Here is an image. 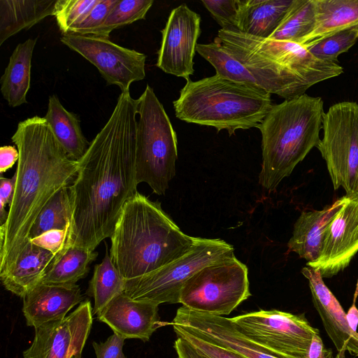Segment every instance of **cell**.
I'll use <instances>...</instances> for the list:
<instances>
[{
    "label": "cell",
    "instance_id": "7",
    "mask_svg": "<svg viewBox=\"0 0 358 358\" xmlns=\"http://www.w3.org/2000/svg\"><path fill=\"white\" fill-rule=\"evenodd\" d=\"M249 285L247 266L229 255L189 278L180 291L179 303L199 313L227 315L251 296Z\"/></svg>",
    "mask_w": 358,
    "mask_h": 358
},
{
    "label": "cell",
    "instance_id": "1",
    "mask_svg": "<svg viewBox=\"0 0 358 358\" xmlns=\"http://www.w3.org/2000/svg\"><path fill=\"white\" fill-rule=\"evenodd\" d=\"M136 99L120 94L104 127L78 161L69 186L72 208L65 248L94 250L110 238L125 203L137 191Z\"/></svg>",
    "mask_w": 358,
    "mask_h": 358
},
{
    "label": "cell",
    "instance_id": "38",
    "mask_svg": "<svg viewBox=\"0 0 358 358\" xmlns=\"http://www.w3.org/2000/svg\"><path fill=\"white\" fill-rule=\"evenodd\" d=\"M70 228L53 229L30 239V242L57 255L64 248Z\"/></svg>",
    "mask_w": 358,
    "mask_h": 358
},
{
    "label": "cell",
    "instance_id": "18",
    "mask_svg": "<svg viewBox=\"0 0 358 358\" xmlns=\"http://www.w3.org/2000/svg\"><path fill=\"white\" fill-rule=\"evenodd\" d=\"M158 312V304L135 300L123 293L114 298L97 315V319L124 339L138 338L145 342L157 329L169 324L160 320Z\"/></svg>",
    "mask_w": 358,
    "mask_h": 358
},
{
    "label": "cell",
    "instance_id": "29",
    "mask_svg": "<svg viewBox=\"0 0 358 358\" xmlns=\"http://www.w3.org/2000/svg\"><path fill=\"white\" fill-rule=\"evenodd\" d=\"M100 264L95 265L86 294L94 299L92 313L96 315L116 296L123 294L125 280L114 265L108 248Z\"/></svg>",
    "mask_w": 358,
    "mask_h": 358
},
{
    "label": "cell",
    "instance_id": "34",
    "mask_svg": "<svg viewBox=\"0 0 358 358\" xmlns=\"http://www.w3.org/2000/svg\"><path fill=\"white\" fill-rule=\"evenodd\" d=\"M358 41V30L350 29L336 33L306 47L316 57L338 62V56L347 52Z\"/></svg>",
    "mask_w": 358,
    "mask_h": 358
},
{
    "label": "cell",
    "instance_id": "31",
    "mask_svg": "<svg viewBox=\"0 0 358 358\" xmlns=\"http://www.w3.org/2000/svg\"><path fill=\"white\" fill-rule=\"evenodd\" d=\"M71 218L69 186H66L59 190L43 208L32 226L29 241L50 230L70 228Z\"/></svg>",
    "mask_w": 358,
    "mask_h": 358
},
{
    "label": "cell",
    "instance_id": "6",
    "mask_svg": "<svg viewBox=\"0 0 358 358\" xmlns=\"http://www.w3.org/2000/svg\"><path fill=\"white\" fill-rule=\"evenodd\" d=\"M136 169L138 184L147 183L153 192L164 194L176 176V133L163 105L148 85L136 99Z\"/></svg>",
    "mask_w": 358,
    "mask_h": 358
},
{
    "label": "cell",
    "instance_id": "15",
    "mask_svg": "<svg viewBox=\"0 0 358 358\" xmlns=\"http://www.w3.org/2000/svg\"><path fill=\"white\" fill-rule=\"evenodd\" d=\"M358 252V196H344L342 206L329 224L320 255L306 266L317 269L322 278L344 270Z\"/></svg>",
    "mask_w": 358,
    "mask_h": 358
},
{
    "label": "cell",
    "instance_id": "17",
    "mask_svg": "<svg viewBox=\"0 0 358 358\" xmlns=\"http://www.w3.org/2000/svg\"><path fill=\"white\" fill-rule=\"evenodd\" d=\"M214 42L241 63L257 79L259 86L280 97L291 99L305 94L313 86L310 83L282 66L217 34Z\"/></svg>",
    "mask_w": 358,
    "mask_h": 358
},
{
    "label": "cell",
    "instance_id": "11",
    "mask_svg": "<svg viewBox=\"0 0 358 358\" xmlns=\"http://www.w3.org/2000/svg\"><path fill=\"white\" fill-rule=\"evenodd\" d=\"M60 41L95 66L107 85L119 86L122 92L129 91L133 82L145 77L146 55L108 38L69 33L62 34Z\"/></svg>",
    "mask_w": 358,
    "mask_h": 358
},
{
    "label": "cell",
    "instance_id": "27",
    "mask_svg": "<svg viewBox=\"0 0 358 358\" xmlns=\"http://www.w3.org/2000/svg\"><path fill=\"white\" fill-rule=\"evenodd\" d=\"M44 118L69 157L76 161L80 159L90 143L82 132L77 115L66 110L58 97L52 95Z\"/></svg>",
    "mask_w": 358,
    "mask_h": 358
},
{
    "label": "cell",
    "instance_id": "24",
    "mask_svg": "<svg viewBox=\"0 0 358 358\" xmlns=\"http://www.w3.org/2000/svg\"><path fill=\"white\" fill-rule=\"evenodd\" d=\"M316 24L299 43L308 47L339 31L358 30V0H313Z\"/></svg>",
    "mask_w": 358,
    "mask_h": 358
},
{
    "label": "cell",
    "instance_id": "14",
    "mask_svg": "<svg viewBox=\"0 0 358 358\" xmlns=\"http://www.w3.org/2000/svg\"><path fill=\"white\" fill-rule=\"evenodd\" d=\"M201 17L185 3L173 9L164 28L156 66L185 80L193 75L194 57L201 33Z\"/></svg>",
    "mask_w": 358,
    "mask_h": 358
},
{
    "label": "cell",
    "instance_id": "21",
    "mask_svg": "<svg viewBox=\"0 0 358 358\" xmlns=\"http://www.w3.org/2000/svg\"><path fill=\"white\" fill-rule=\"evenodd\" d=\"M344 196L322 210L303 212L296 220L287 246L308 263L317 260L322 250L326 229L342 206Z\"/></svg>",
    "mask_w": 358,
    "mask_h": 358
},
{
    "label": "cell",
    "instance_id": "36",
    "mask_svg": "<svg viewBox=\"0 0 358 358\" xmlns=\"http://www.w3.org/2000/svg\"><path fill=\"white\" fill-rule=\"evenodd\" d=\"M119 0H99L87 17L75 27L70 33L92 35L106 21Z\"/></svg>",
    "mask_w": 358,
    "mask_h": 358
},
{
    "label": "cell",
    "instance_id": "26",
    "mask_svg": "<svg viewBox=\"0 0 358 358\" xmlns=\"http://www.w3.org/2000/svg\"><path fill=\"white\" fill-rule=\"evenodd\" d=\"M57 0H0V45L10 36L54 15Z\"/></svg>",
    "mask_w": 358,
    "mask_h": 358
},
{
    "label": "cell",
    "instance_id": "39",
    "mask_svg": "<svg viewBox=\"0 0 358 358\" xmlns=\"http://www.w3.org/2000/svg\"><path fill=\"white\" fill-rule=\"evenodd\" d=\"M124 340L113 333L104 342H92L96 358H127L122 351Z\"/></svg>",
    "mask_w": 358,
    "mask_h": 358
},
{
    "label": "cell",
    "instance_id": "35",
    "mask_svg": "<svg viewBox=\"0 0 358 358\" xmlns=\"http://www.w3.org/2000/svg\"><path fill=\"white\" fill-rule=\"evenodd\" d=\"M238 0H203L201 3L223 30H237Z\"/></svg>",
    "mask_w": 358,
    "mask_h": 358
},
{
    "label": "cell",
    "instance_id": "41",
    "mask_svg": "<svg viewBox=\"0 0 358 358\" xmlns=\"http://www.w3.org/2000/svg\"><path fill=\"white\" fill-rule=\"evenodd\" d=\"M20 154L17 148L12 145H3L0 148V172L3 173L10 169L18 161Z\"/></svg>",
    "mask_w": 358,
    "mask_h": 358
},
{
    "label": "cell",
    "instance_id": "22",
    "mask_svg": "<svg viewBox=\"0 0 358 358\" xmlns=\"http://www.w3.org/2000/svg\"><path fill=\"white\" fill-rule=\"evenodd\" d=\"M293 0H238L237 30L268 38L279 27Z\"/></svg>",
    "mask_w": 358,
    "mask_h": 358
},
{
    "label": "cell",
    "instance_id": "43",
    "mask_svg": "<svg viewBox=\"0 0 358 358\" xmlns=\"http://www.w3.org/2000/svg\"><path fill=\"white\" fill-rule=\"evenodd\" d=\"M173 348L176 350L177 358H206L200 355L184 338L178 336L174 342Z\"/></svg>",
    "mask_w": 358,
    "mask_h": 358
},
{
    "label": "cell",
    "instance_id": "23",
    "mask_svg": "<svg viewBox=\"0 0 358 358\" xmlns=\"http://www.w3.org/2000/svg\"><path fill=\"white\" fill-rule=\"evenodd\" d=\"M56 256L31 243L14 266L0 275L1 282L6 289L23 298L41 282Z\"/></svg>",
    "mask_w": 358,
    "mask_h": 358
},
{
    "label": "cell",
    "instance_id": "19",
    "mask_svg": "<svg viewBox=\"0 0 358 358\" xmlns=\"http://www.w3.org/2000/svg\"><path fill=\"white\" fill-rule=\"evenodd\" d=\"M302 274L308 280L313 305L323 323V326L338 352L339 357L344 352L358 356V332L355 331L348 322L343 307L325 285L319 270L305 266Z\"/></svg>",
    "mask_w": 358,
    "mask_h": 358
},
{
    "label": "cell",
    "instance_id": "37",
    "mask_svg": "<svg viewBox=\"0 0 358 358\" xmlns=\"http://www.w3.org/2000/svg\"><path fill=\"white\" fill-rule=\"evenodd\" d=\"M173 328L178 336L184 338L206 358H245L234 352L206 341L177 327L173 326Z\"/></svg>",
    "mask_w": 358,
    "mask_h": 358
},
{
    "label": "cell",
    "instance_id": "44",
    "mask_svg": "<svg viewBox=\"0 0 358 358\" xmlns=\"http://www.w3.org/2000/svg\"><path fill=\"white\" fill-rule=\"evenodd\" d=\"M347 319L351 328L357 331L358 325V309L355 306V303H353L348 313H346Z\"/></svg>",
    "mask_w": 358,
    "mask_h": 358
},
{
    "label": "cell",
    "instance_id": "9",
    "mask_svg": "<svg viewBox=\"0 0 358 358\" xmlns=\"http://www.w3.org/2000/svg\"><path fill=\"white\" fill-rule=\"evenodd\" d=\"M323 137L317 148L325 160L334 189L358 196V104L343 101L330 106L322 119Z\"/></svg>",
    "mask_w": 358,
    "mask_h": 358
},
{
    "label": "cell",
    "instance_id": "32",
    "mask_svg": "<svg viewBox=\"0 0 358 358\" xmlns=\"http://www.w3.org/2000/svg\"><path fill=\"white\" fill-rule=\"evenodd\" d=\"M153 2V0H119L104 23L92 35L108 38L114 29L144 20Z\"/></svg>",
    "mask_w": 358,
    "mask_h": 358
},
{
    "label": "cell",
    "instance_id": "28",
    "mask_svg": "<svg viewBox=\"0 0 358 358\" xmlns=\"http://www.w3.org/2000/svg\"><path fill=\"white\" fill-rule=\"evenodd\" d=\"M95 250L69 246L58 254L46 271L40 283L74 285L87 276L90 264L96 259Z\"/></svg>",
    "mask_w": 358,
    "mask_h": 358
},
{
    "label": "cell",
    "instance_id": "10",
    "mask_svg": "<svg viewBox=\"0 0 358 358\" xmlns=\"http://www.w3.org/2000/svg\"><path fill=\"white\" fill-rule=\"evenodd\" d=\"M237 328L277 358H307L313 336L319 334L304 315L259 310L231 318Z\"/></svg>",
    "mask_w": 358,
    "mask_h": 358
},
{
    "label": "cell",
    "instance_id": "40",
    "mask_svg": "<svg viewBox=\"0 0 358 358\" xmlns=\"http://www.w3.org/2000/svg\"><path fill=\"white\" fill-rule=\"evenodd\" d=\"M0 182V226H1L6 222L8 214L5 207L6 205L10 206L13 199L16 174L15 173L11 178L1 176Z\"/></svg>",
    "mask_w": 358,
    "mask_h": 358
},
{
    "label": "cell",
    "instance_id": "12",
    "mask_svg": "<svg viewBox=\"0 0 358 358\" xmlns=\"http://www.w3.org/2000/svg\"><path fill=\"white\" fill-rule=\"evenodd\" d=\"M217 34L284 66L312 85L343 71L338 62L319 59L299 43L255 37L238 30L220 29Z\"/></svg>",
    "mask_w": 358,
    "mask_h": 358
},
{
    "label": "cell",
    "instance_id": "13",
    "mask_svg": "<svg viewBox=\"0 0 358 358\" xmlns=\"http://www.w3.org/2000/svg\"><path fill=\"white\" fill-rule=\"evenodd\" d=\"M91 303L86 300L63 320L35 329V336L24 358H82L92 324Z\"/></svg>",
    "mask_w": 358,
    "mask_h": 358
},
{
    "label": "cell",
    "instance_id": "4",
    "mask_svg": "<svg viewBox=\"0 0 358 358\" xmlns=\"http://www.w3.org/2000/svg\"><path fill=\"white\" fill-rule=\"evenodd\" d=\"M324 114L322 98L306 94L272 106L258 127L262 150L259 183L266 190L275 191L317 147Z\"/></svg>",
    "mask_w": 358,
    "mask_h": 358
},
{
    "label": "cell",
    "instance_id": "42",
    "mask_svg": "<svg viewBox=\"0 0 358 358\" xmlns=\"http://www.w3.org/2000/svg\"><path fill=\"white\" fill-rule=\"evenodd\" d=\"M307 358H333L331 351L327 349L319 334H315L310 344Z\"/></svg>",
    "mask_w": 358,
    "mask_h": 358
},
{
    "label": "cell",
    "instance_id": "2",
    "mask_svg": "<svg viewBox=\"0 0 358 358\" xmlns=\"http://www.w3.org/2000/svg\"><path fill=\"white\" fill-rule=\"evenodd\" d=\"M11 140L20 157L13 199L0 226V275L14 266L31 243L30 231L41 210L74 180L78 169V161L69 157L44 117L20 122Z\"/></svg>",
    "mask_w": 358,
    "mask_h": 358
},
{
    "label": "cell",
    "instance_id": "30",
    "mask_svg": "<svg viewBox=\"0 0 358 358\" xmlns=\"http://www.w3.org/2000/svg\"><path fill=\"white\" fill-rule=\"evenodd\" d=\"M316 24L313 0H293L283 20L268 38L299 43L308 36Z\"/></svg>",
    "mask_w": 358,
    "mask_h": 358
},
{
    "label": "cell",
    "instance_id": "33",
    "mask_svg": "<svg viewBox=\"0 0 358 358\" xmlns=\"http://www.w3.org/2000/svg\"><path fill=\"white\" fill-rule=\"evenodd\" d=\"M99 0H57L54 15L59 30L69 34L89 15Z\"/></svg>",
    "mask_w": 358,
    "mask_h": 358
},
{
    "label": "cell",
    "instance_id": "8",
    "mask_svg": "<svg viewBox=\"0 0 358 358\" xmlns=\"http://www.w3.org/2000/svg\"><path fill=\"white\" fill-rule=\"evenodd\" d=\"M234 255V247L220 238L196 237L189 251L145 275L125 280L124 294L156 304L179 303L180 291L195 273L206 265Z\"/></svg>",
    "mask_w": 358,
    "mask_h": 358
},
{
    "label": "cell",
    "instance_id": "16",
    "mask_svg": "<svg viewBox=\"0 0 358 358\" xmlns=\"http://www.w3.org/2000/svg\"><path fill=\"white\" fill-rule=\"evenodd\" d=\"M171 324L245 358H277L243 334L229 317L181 306Z\"/></svg>",
    "mask_w": 358,
    "mask_h": 358
},
{
    "label": "cell",
    "instance_id": "5",
    "mask_svg": "<svg viewBox=\"0 0 358 358\" xmlns=\"http://www.w3.org/2000/svg\"><path fill=\"white\" fill-rule=\"evenodd\" d=\"M173 102L178 119L225 129L229 136L237 129L259 127L272 107L271 94L264 89L215 75L186 80Z\"/></svg>",
    "mask_w": 358,
    "mask_h": 358
},
{
    "label": "cell",
    "instance_id": "3",
    "mask_svg": "<svg viewBox=\"0 0 358 358\" xmlns=\"http://www.w3.org/2000/svg\"><path fill=\"white\" fill-rule=\"evenodd\" d=\"M196 237L184 234L163 210L136 192L124 205L110 236V256L124 280L156 271L191 250Z\"/></svg>",
    "mask_w": 358,
    "mask_h": 358
},
{
    "label": "cell",
    "instance_id": "20",
    "mask_svg": "<svg viewBox=\"0 0 358 358\" xmlns=\"http://www.w3.org/2000/svg\"><path fill=\"white\" fill-rule=\"evenodd\" d=\"M22 299V312L27 324L36 328L63 320L70 310L83 302V296L78 285L39 283Z\"/></svg>",
    "mask_w": 358,
    "mask_h": 358
},
{
    "label": "cell",
    "instance_id": "25",
    "mask_svg": "<svg viewBox=\"0 0 358 358\" xmlns=\"http://www.w3.org/2000/svg\"><path fill=\"white\" fill-rule=\"evenodd\" d=\"M36 41L37 38H29L16 46L1 78V92L11 107L27 103L31 58Z\"/></svg>",
    "mask_w": 358,
    "mask_h": 358
}]
</instances>
